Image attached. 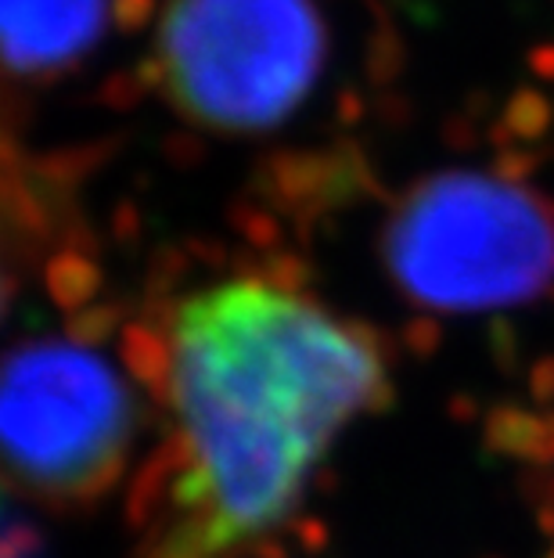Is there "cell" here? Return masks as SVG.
Wrapping results in <instances>:
<instances>
[{
    "label": "cell",
    "instance_id": "obj_3",
    "mask_svg": "<svg viewBox=\"0 0 554 558\" xmlns=\"http://www.w3.org/2000/svg\"><path fill=\"white\" fill-rule=\"evenodd\" d=\"M324 33L310 0H170L159 69L173 105L220 134L278 126L313 90Z\"/></svg>",
    "mask_w": 554,
    "mask_h": 558
},
{
    "label": "cell",
    "instance_id": "obj_1",
    "mask_svg": "<svg viewBox=\"0 0 554 558\" xmlns=\"http://www.w3.org/2000/svg\"><path fill=\"white\" fill-rule=\"evenodd\" d=\"M162 383L176 425L170 558H220L281 526L335 436L389 397L368 331L263 278L181 300Z\"/></svg>",
    "mask_w": 554,
    "mask_h": 558
},
{
    "label": "cell",
    "instance_id": "obj_6",
    "mask_svg": "<svg viewBox=\"0 0 554 558\" xmlns=\"http://www.w3.org/2000/svg\"><path fill=\"white\" fill-rule=\"evenodd\" d=\"M4 558H47L37 530L19 512H8L4 519Z\"/></svg>",
    "mask_w": 554,
    "mask_h": 558
},
{
    "label": "cell",
    "instance_id": "obj_5",
    "mask_svg": "<svg viewBox=\"0 0 554 558\" xmlns=\"http://www.w3.org/2000/svg\"><path fill=\"white\" fill-rule=\"evenodd\" d=\"M11 73L44 76L94 47L104 26V0H0Z\"/></svg>",
    "mask_w": 554,
    "mask_h": 558
},
{
    "label": "cell",
    "instance_id": "obj_2",
    "mask_svg": "<svg viewBox=\"0 0 554 558\" xmlns=\"http://www.w3.org/2000/svg\"><path fill=\"white\" fill-rule=\"evenodd\" d=\"M382 256L396 289L426 311L518 306L554 281V213L493 173H435L399 198Z\"/></svg>",
    "mask_w": 554,
    "mask_h": 558
},
{
    "label": "cell",
    "instance_id": "obj_4",
    "mask_svg": "<svg viewBox=\"0 0 554 558\" xmlns=\"http://www.w3.org/2000/svg\"><path fill=\"white\" fill-rule=\"evenodd\" d=\"M8 472L47 505H87L120 480L134 439V400L120 372L76 339H26L0 386Z\"/></svg>",
    "mask_w": 554,
    "mask_h": 558
}]
</instances>
